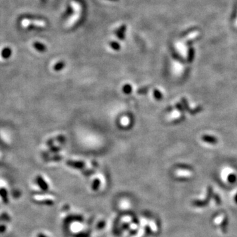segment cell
Masks as SVG:
<instances>
[{"mask_svg": "<svg viewBox=\"0 0 237 237\" xmlns=\"http://www.w3.org/2000/svg\"><path fill=\"white\" fill-rule=\"evenodd\" d=\"M21 24L24 27H28L32 24L37 26V27H44L46 26V23H44V21L31 20L28 19H23L22 21V23H21Z\"/></svg>", "mask_w": 237, "mask_h": 237, "instance_id": "obj_1", "label": "cell"}, {"mask_svg": "<svg viewBox=\"0 0 237 237\" xmlns=\"http://www.w3.org/2000/svg\"><path fill=\"white\" fill-rule=\"evenodd\" d=\"M176 107L179 110V111H181V112H184L185 111V107L183 105L180 104V103H177L176 104Z\"/></svg>", "mask_w": 237, "mask_h": 237, "instance_id": "obj_23", "label": "cell"}, {"mask_svg": "<svg viewBox=\"0 0 237 237\" xmlns=\"http://www.w3.org/2000/svg\"><path fill=\"white\" fill-rule=\"evenodd\" d=\"M144 229L142 228V229L139 230L138 234H136V235L134 237H142L144 235Z\"/></svg>", "mask_w": 237, "mask_h": 237, "instance_id": "obj_25", "label": "cell"}, {"mask_svg": "<svg viewBox=\"0 0 237 237\" xmlns=\"http://www.w3.org/2000/svg\"><path fill=\"white\" fill-rule=\"evenodd\" d=\"M66 164L67 166L77 169H83L86 166L85 163L83 162H80V161L69 160L67 161Z\"/></svg>", "mask_w": 237, "mask_h": 237, "instance_id": "obj_2", "label": "cell"}, {"mask_svg": "<svg viewBox=\"0 0 237 237\" xmlns=\"http://www.w3.org/2000/svg\"><path fill=\"white\" fill-rule=\"evenodd\" d=\"M137 227H138V225H136V224H132L130 227V228H132V229H136V228H137Z\"/></svg>", "mask_w": 237, "mask_h": 237, "instance_id": "obj_27", "label": "cell"}, {"mask_svg": "<svg viewBox=\"0 0 237 237\" xmlns=\"http://www.w3.org/2000/svg\"><path fill=\"white\" fill-rule=\"evenodd\" d=\"M63 159V156H54V157H53L52 159H51V160L52 161H60Z\"/></svg>", "mask_w": 237, "mask_h": 237, "instance_id": "obj_26", "label": "cell"}, {"mask_svg": "<svg viewBox=\"0 0 237 237\" xmlns=\"http://www.w3.org/2000/svg\"><path fill=\"white\" fill-rule=\"evenodd\" d=\"M11 220L10 215L7 212H2L0 214V224L1 223H8Z\"/></svg>", "mask_w": 237, "mask_h": 237, "instance_id": "obj_4", "label": "cell"}, {"mask_svg": "<svg viewBox=\"0 0 237 237\" xmlns=\"http://www.w3.org/2000/svg\"><path fill=\"white\" fill-rule=\"evenodd\" d=\"M149 225H150V227L152 229V231L155 232H157V230H158L157 226H156V223H154V221H152V220H151V221H149Z\"/></svg>", "mask_w": 237, "mask_h": 237, "instance_id": "obj_18", "label": "cell"}, {"mask_svg": "<svg viewBox=\"0 0 237 237\" xmlns=\"http://www.w3.org/2000/svg\"><path fill=\"white\" fill-rule=\"evenodd\" d=\"M55 140L56 141H58V142H60V143H64L65 142V141H66V137L65 136H63V135H59V136H57L56 138H54Z\"/></svg>", "mask_w": 237, "mask_h": 237, "instance_id": "obj_19", "label": "cell"}, {"mask_svg": "<svg viewBox=\"0 0 237 237\" xmlns=\"http://www.w3.org/2000/svg\"><path fill=\"white\" fill-rule=\"evenodd\" d=\"M61 150V148L60 147H59V146H53V147L50 148V150L49 152H53V153H57V152H58L60 151Z\"/></svg>", "mask_w": 237, "mask_h": 237, "instance_id": "obj_20", "label": "cell"}, {"mask_svg": "<svg viewBox=\"0 0 237 237\" xmlns=\"http://www.w3.org/2000/svg\"><path fill=\"white\" fill-rule=\"evenodd\" d=\"M154 95L155 98L158 99V100H160V99H162L163 98V95L162 92H161L160 90H158V89H155V90H154Z\"/></svg>", "mask_w": 237, "mask_h": 237, "instance_id": "obj_14", "label": "cell"}, {"mask_svg": "<svg viewBox=\"0 0 237 237\" xmlns=\"http://www.w3.org/2000/svg\"><path fill=\"white\" fill-rule=\"evenodd\" d=\"M110 1H118V0H110Z\"/></svg>", "mask_w": 237, "mask_h": 237, "instance_id": "obj_31", "label": "cell"}, {"mask_svg": "<svg viewBox=\"0 0 237 237\" xmlns=\"http://www.w3.org/2000/svg\"><path fill=\"white\" fill-rule=\"evenodd\" d=\"M0 195H1V197L2 198L3 202L5 203V204H7L8 198L7 195V192H6L5 189H1V190H0Z\"/></svg>", "mask_w": 237, "mask_h": 237, "instance_id": "obj_12", "label": "cell"}, {"mask_svg": "<svg viewBox=\"0 0 237 237\" xmlns=\"http://www.w3.org/2000/svg\"><path fill=\"white\" fill-rule=\"evenodd\" d=\"M148 91V87H145V88L139 89L138 91V94H145V93H146Z\"/></svg>", "mask_w": 237, "mask_h": 237, "instance_id": "obj_22", "label": "cell"}, {"mask_svg": "<svg viewBox=\"0 0 237 237\" xmlns=\"http://www.w3.org/2000/svg\"><path fill=\"white\" fill-rule=\"evenodd\" d=\"M1 152H0V158H1Z\"/></svg>", "mask_w": 237, "mask_h": 237, "instance_id": "obj_32", "label": "cell"}, {"mask_svg": "<svg viewBox=\"0 0 237 237\" xmlns=\"http://www.w3.org/2000/svg\"><path fill=\"white\" fill-rule=\"evenodd\" d=\"M122 91L125 94H130L132 91V87L130 84H126L122 87Z\"/></svg>", "mask_w": 237, "mask_h": 237, "instance_id": "obj_11", "label": "cell"}, {"mask_svg": "<svg viewBox=\"0 0 237 237\" xmlns=\"http://www.w3.org/2000/svg\"><path fill=\"white\" fill-rule=\"evenodd\" d=\"M123 219H124V222H126V221H130V217H124Z\"/></svg>", "mask_w": 237, "mask_h": 237, "instance_id": "obj_29", "label": "cell"}, {"mask_svg": "<svg viewBox=\"0 0 237 237\" xmlns=\"http://www.w3.org/2000/svg\"><path fill=\"white\" fill-rule=\"evenodd\" d=\"M100 184H101V181L98 178L95 179L94 181H93V183L92 185V190H94V191H97V190L99 189V187H100Z\"/></svg>", "mask_w": 237, "mask_h": 237, "instance_id": "obj_9", "label": "cell"}, {"mask_svg": "<svg viewBox=\"0 0 237 237\" xmlns=\"http://www.w3.org/2000/svg\"><path fill=\"white\" fill-rule=\"evenodd\" d=\"M202 139L207 143L211 144H215L217 142V139L215 137L210 135H203Z\"/></svg>", "mask_w": 237, "mask_h": 237, "instance_id": "obj_5", "label": "cell"}, {"mask_svg": "<svg viewBox=\"0 0 237 237\" xmlns=\"http://www.w3.org/2000/svg\"><path fill=\"white\" fill-rule=\"evenodd\" d=\"M126 29V26L123 24L116 31V34H117L118 39L123 40L124 38V33H125Z\"/></svg>", "mask_w": 237, "mask_h": 237, "instance_id": "obj_6", "label": "cell"}, {"mask_svg": "<svg viewBox=\"0 0 237 237\" xmlns=\"http://www.w3.org/2000/svg\"><path fill=\"white\" fill-rule=\"evenodd\" d=\"M224 218H225V215H224L223 214L219 215V216L215 218V219H214L215 224H216V225H220V224L223 223Z\"/></svg>", "mask_w": 237, "mask_h": 237, "instance_id": "obj_15", "label": "cell"}, {"mask_svg": "<svg viewBox=\"0 0 237 237\" xmlns=\"http://www.w3.org/2000/svg\"><path fill=\"white\" fill-rule=\"evenodd\" d=\"M11 50L9 48H5L3 50V52H2V57L4 58H7L8 57H9L11 56Z\"/></svg>", "mask_w": 237, "mask_h": 237, "instance_id": "obj_13", "label": "cell"}, {"mask_svg": "<svg viewBox=\"0 0 237 237\" xmlns=\"http://www.w3.org/2000/svg\"><path fill=\"white\" fill-rule=\"evenodd\" d=\"M65 67V63L64 61H59L54 65V69L56 71H60Z\"/></svg>", "mask_w": 237, "mask_h": 237, "instance_id": "obj_10", "label": "cell"}, {"mask_svg": "<svg viewBox=\"0 0 237 237\" xmlns=\"http://www.w3.org/2000/svg\"><path fill=\"white\" fill-rule=\"evenodd\" d=\"M34 200L38 202H41L43 203H46L48 204H52L54 203V200L52 198L46 197V196H35Z\"/></svg>", "mask_w": 237, "mask_h": 237, "instance_id": "obj_3", "label": "cell"}, {"mask_svg": "<svg viewBox=\"0 0 237 237\" xmlns=\"http://www.w3.org/2000/svg\"><path fill=\"white\" fill-rule=\"evenodd\" d=\"M37 237H48L46 235V234H44L43 233H38L37 235Z\"/></svg>", "mask_w": 237, "mask_h": 237, "instance_id": "obj_28", "label": "cell"}, {"mask_svg": "<svg viewBox=\"0 0 237 237\" xmlns=\"http://www.w3.org/2000/svg\"><path fill=\"white\" fill-rule=\"evenodd\" d=\"M37 182H38V185L40 186V187L41 188L42 190H47L48 189V184L46 183L45 181H44L42 177H38Z\"/></svg>", "mask_w": 237, "mask_h": 237, "instance_id": "obj_7", "label": "cell"}, {"mask_svg": "<svg viewBox=\"0 0 237 237\" xmlns=\"http://www.w3.org/2000/svg\"><path fill=\"white\" fill-rule=\"evenodd\" d=\"M93 173H94V171H93V170H90V169H88V170H84L83 171L84 175H86V176H88V175H92Z\"/></svg>", "mask_w": 237, "mask_h": 237, "instance_id": "obj_24", "label": "cell"}, {"mask_svg": "<svg viewBox=\"0 0 237 237\" xmlns=\"http://www.w3.org/2000/svg\"><path fill=\"white\" fill-rule=\"evenodd\" d=\"M235 202L236 203H237V195L236 196V198H235Z\"/></svg>", "mask_w": 237, "mask_h": 237, "instance_id": "obj_30", "label": "cell"}, {"mask_svg": "<svg viewBox=\"0 0 237 237\" xmlns=\"http://www.w3.org/2000/svg\"><path fill=\"white\" fill-rule=\"evenodd\" d=\"M7 223H1L0 224V234H4L7 231Z\"/></svg>", "mask_w": 237, "mask_h": 237, "instance_id": "obj_17", "label": "cell"}, {"mask_svg": "<svg viewBox=\"0 0 237 237\" xmlns=\"http://www.w3.org/2000/svg\"><path fill=\"white\" fill-rule=\"evenodd\" d=\"M34 47L35 48V49H36L38 51H39V52H45L46 50V46L44 45V44H42V43H40V42H35L34 44Z\"/></svg>", "mask_w": 237, "mask_h": 237, "instance_id": "obj_8", "label": "cell"}, {"mask_svg": "<svg viewBox=\"0 0 237 237\" xmlns=\"http://www.w3.org/2000/svg\"><path fill=\"white\" fill-rule=\"evenodd\" d=\"M110 46H111L112 49H113L114 50H116V51H118L120 49V46L119 45V44H118L117 42H111L109 44Z\"/></svg>", "mask_w": 237, "mask_h": 237, "instance_id": "obj_16", "label": "cell"}, {"mask_svg": "<svg viewBox=\"0 0 237 237\" xmlns=\"http://www.w3.org/2000/svg\"><path fill=\"white\" fill-rule=\"evenodd\" d=\"M228 181L230 182V183H234V182L236 181V176L233 174H231V175H230L229 176H228Z\"/></svg>", "mask_w": 237, "mask_h": 237, "instance_id": "obj_21", "label": "cell"}]
</instances>
